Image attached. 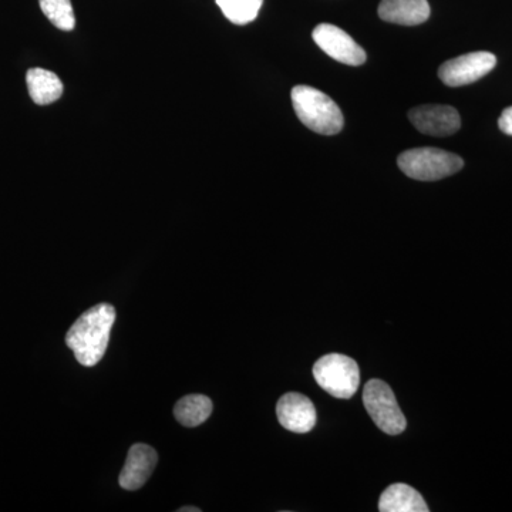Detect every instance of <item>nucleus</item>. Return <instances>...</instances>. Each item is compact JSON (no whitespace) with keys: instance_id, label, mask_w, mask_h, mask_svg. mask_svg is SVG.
I'll list each match as a JSON object with an SVG mask.
<instances>
[{"instance_id":"obj_10","label":"nucleus","mask_w":512,"mask_h":512,"mask_svg":"<svg viewBox=\"0 0 512 512\" xmlns=\"http://www.w3.org/2000/svg\"><path fill=\"white\" fill-rule=\"evenodd\" d=\"M157 451L147 444H134L128 451L126 466L121 471L120 487L127 491L140 490L157 466Z\"/></svg>"},{"instance_id":"obj_6","label":"nucleus","mask_w":512,"mask_h":512,"mask_svg":"<svg viewBox=\"0 0 512 512\" xmlns=\"http://www.w3.org/2000/svg\"><path fill=\"white\" fill-rule=\"evenodd\" d=\"M495 64H497V57L493 53H468L441 64L439 77L446 86H467L487 76L494 69Z\"/></svg>"},{"instance_id":"obj_17","label":"nucleus","mask_w":512,"mask_h":512,"mask_svg":"<svg viewBox=\"0 0 512 512\" xmlns=\"http://www.w3.org/2000/svg\"><path fill=\"white\" fill-rule=\"evenodd\" d=\"M498 126L507 136H512V106L508 107L501 114L500 120H498Z\"/></svg>"},{"instance_id":"obj_5","label":"nucleus","mask_w":512,"mask_h":512,"mask_svg":"<svg viewBox=\"0 0 512 512\" xmlns=\"http://www.w3.org/2000/svg\"><path fill=\"white\" fill-rule=\"evenodd\" d=\"M363 403L376 426L384 433L399 436L406 430V417L400 410L389 384L382 380H369L363 390Z\"/></svg>"},{"instance_id":"obj_4","label":"nucleus","mask_w":512,"mask_h":512,"mask_svg":"<svg viewBox=\"0 0 512 512\" xmlns=\"http://www.w3.org/2000/svg\"><path fill=\"white\" fill-rule=\"evenodd\" d=\"M313 376L326 393L338 399H350L359 389V366L352 357L338 353L320 357L313 366Z\"/></svg>"},{"instance_id":"obj_7","label":"nucleus","mask_w":512,"mask_h":512,"mask_svg":"<svg viewBox=\"0 0 512 512\" xmlns=\"http://www.w3.org/2000/svg\"><path fill=\"white\" fill-rule=\"evenodd\" d=\"M312 37L316 45L336 62L348 66H360L366 62L365 49L338 26L322 23L313 30Z\"/></svg>"},{"instance_id":"obj_3","label":"nucleus","mask_w":512,"mask_h":512,"mask_svg":"<svg viewBox=\"0 0 512 512\" xmlns=\"http://www.w3.org/2000/svg\"><path fill=\"white\" fill-rule=\"evenodd\" d=\"M400 170L419 181H439L458 173L464 167L463 158L440 148H413L397 158Z\"/></svg>"},{"instance_id":"obj_16","label":"nucleus","mask_w":512,"mask_h":512,"mask_svg":"<svg viewBox=\"0 0 512 512\" xmlns=\"http://www.w3.org/2000/svg\"><path fill=\"white\" fill-rule=\"evenodd\" d=\"M40 9L57 29L70 32L76 26L74 10L70 0H39Z\"/></svg>"},{"instance_id":"obj_11","label":"nucleus","mask_w":512,"mask_h":512,"mask_svg":"<svg viewBox=\"0 0 512 512\" xmlns=\"http://www.w3.org/2000/svg\"><path fill=\"white\" fill-rule=\"evenodd\" d=\"M379 16L394 25L417 26L430 18L427 0H382Z\"/></svg>"},{"instance_id":"obj_12","label":"nucleus","mask_w":512,"mask_h":512,"mask_svg":"<svg viewBox=\"0 0 512 512\" xmlns=\"http://www.w3.org/2000/svg\"><path fill=\"white\" fill-rule=\"evenodd\" d=\"M382 512H427L426 501L419 491L407 484H393L382 494L379 501Z\"/></svg>"},{"instance_id":"obj_15","label":"nucleus","mask_w":512,"mask_h":512,"mask_svg":"<svg viewBox=\"0 0 512 512\" xmlns=\"http://www.w3.org/2000/svg\"><path fill=\"white\" fill-rule=\"evenodd\" d=\"M264 0H217L222 13L235 25H247L254 22L262 8Z\"/></svg>"},{"instance_id":"obj_9","label":"nucleus","mask_w":512,"mask_h":512,"mask_svg":"<svg viewBox=\"0 0 512 512\" xmlns=\"http://www.w3.org/2000/svg\"><path fill=\"white\" fill-rule=\"evenodd\" d=\"M276 416L286 430L309 433L316 426L318 413L308 397L301 393H286L276 404Z\"/></svg>"},{"instance_id":"obj_8","label":"nucleus","mask_w":512,"mask_h":512,"mask_svg":"<svg viewBox=\"0 0 512 512\" xmlns=\"http://www.w3.org/2000/svg\"><path fill=\"white\" fill-rule=\"evenodd\" d=\"M409 120L420 133L427 136H453L461 127L458 111L451 106L441 104H426L410 110Z\"/></svg>"},{"instance_id":"obj_13","label":"nucleus","mask_w":512,"mask_h":512,"mask_svg":"<svg viewBox=\"0 0 512 512\" xmlns=\"http://www.w3.org/2000/svg\"><path fill=\"white\" fill-rule=\"evenodd\" d=\"M30 97L39 106L55 103L63 94V83L55 73L45 69H30L26 74Z\"/></svg>"},{"instance_id":"obj_18","label":"nucleus","mask_w":512,"mask_h":512,"mask_svg":"<svg viewBox=\"0 0 512 512\" xmlns=\"http://www.w3.org/2000/svg\"><path fill=\"white\" fill-rule=\"evenodd\" d=\"M178 512H201V510L200 508L190 507V505H188V507H181Z\"/></svg>"},{"instance_id":"obj_1","label":"nucleus","mask_w":512,"mask_h":512,"mask_svg":"<svg viewBox=\"0 0 512 512\" xmlns=\"http://www.w3.org/2000/svg\"><path fill=\"white\" fill-rule=\"evenodd\" d=\"M116 320V309L110 303H100L84 312L66 335V343L73 350L77 362L93 367L106 355L110 333Z\"/></svg>"},{"instance_id":"obj_14","label":"nucleus","mask_w":512,"mask_h":512,"mask_svg":"<svg viewBox=\"0 0 512 512\" xmlns=\"http://www.w3.org/2000/svg\"><path fill=\"white\" fill-rule=\"evenodd\" d=\"M212 413V402L210 397L204 394H190L180 400L174 407L175 419L185 427H197Z\"/></svg>"},{"instance_id":"obj_2","label":"nucleus","mask_w":512,"mask_h":512,"mask_svg":"<svg viewBox=\"0 0 512 512\" xmlns=\"http://www.w3.org/2000/svg\"><path fill=\"white\" fill-rule=\"evenodd\" d=\"M291 96L296 116L306 127L322 136H335L342 131L345 124L342 110L328 94L313 87L296 86Z\"/></svg>"}]
</instances>
